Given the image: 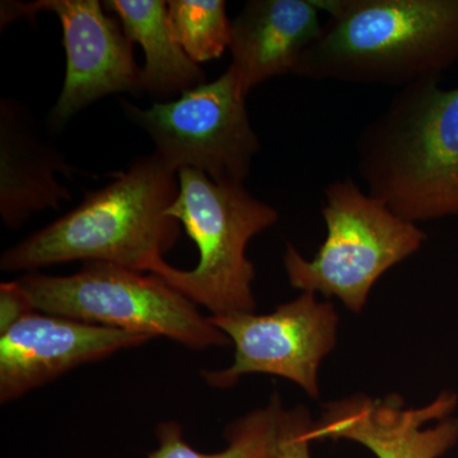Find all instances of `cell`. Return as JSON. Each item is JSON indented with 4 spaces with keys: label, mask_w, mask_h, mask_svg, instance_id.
Wrapping results in <instances>:
<instances>
[{
    "label": "cell",
    "mask_w": 458,
    "mask_h": 458,
    "mask_svg": "<svg viewBox=\"0 0 458 458\" xmlns=\"http://www.w3.org/2000/svg\"><path fill=\"white\" fill-rule=\"evenodd\" d=\"M328 13L293 73L403 89L458 62V0H312Z\"/></svg>",
    "instance_id": "obj_1"
},
{
    "label": "cell",
    "mask_w": 458,
    "mask_h": 458,
    "mask_svg": "<svg viewBox=\"0 0 458 458\" xmlns=\"http://www.w3.org/2000/svg\"><path fill=\"white\" fill-rule=\"evenodd\" d=\"M177 194V174L155 155L135 159L104 188L86 191L72 212L4 251L0 267L84 260L152 273L180 237V222L167 214Z\"/></svg>",
    "instance_id": "obj_2"
},
{
    "label": "cell",
    "mask_w": 458,
    "mask_h": 458,
    "mask_svg": "<svg viewBox=\"0 0 458 458\" xmlns=\"http://www.w3.org/2000/svg\"><path fill=\"white\" fill-rule=\"evenodd\" d=\"M355 152L367 192L400 218L458 216V87L439 78L403 87L361 128Z\"/></svg>",
    "instance_id": "obj_3"
},
{
    "label": "cell",
    "mask_w": 458,
    "mask_h": 458,
    "mask_svg": "<svg viewBox=\"0 0 458 458\" xmlns=\"http://www.w3.org/2000/svg\"><path fill=\"white\" fill-rule=\"evenodd\" d=\"M177 179L179 194L167 214L183 225L200 256L191 270L161 261L153 276L213 316L254 312L255 267L246 247L278 222V212L247 191L243 183L216 182L197 170H181Z\"/></svg>",
    "instance_id": "obj_4"
},
{
    "label": "cell",
    "mask_w": 458,
    "mask_h": 458,
    "mask_svg": "<svg viewBox=\"0 0 458 458\" xmlns=\"http://www.w3.org/2000/svg\"><path fill=\"white\" fill-rule=\"evenodd\" d=\"M324 198L327 240L311 260L288 243L283 258L286 276L293 288L337 297L360 313L377 280L419 251L427 234L354 180L333 181L324 189Z\"/></svg>",
    "instance_id": "obj_5"
},
{
    "label": "cell",
    "mask_w": 458,
    "mask_h": 458,
    "mask_svg": "<svg viewBox=\"0 0 458 458\" xmlns=\"http://www.w3.org/2000/svg\"><path fill=\"white\" fill-rule=\"evenodd\" d=\"M35 311L59 318L165 336L201 351L229 339L197 304L157 276H141L106 262H87L66 276L30 274L17 280Z\"/></svg>",
    "instance_id": "obj_6"
},
{
    "label": "cell",
    "mask_w": 458,
    "mask_h": 458,
    "mask_svg": "<svg viewBox=\"0 0 458 458\" xmlns=\"http://www.w3.org/2000/svg\"><path fill=\"white\" fill-rule=\"evenodd\" d=\"M247 96L228 68L218 80L174 101L148 108L122 101V107L155 143L153 155L174 174L197 170L216 182L243 183L261 149L247 114Z\"/></svg>",
    "instance_id": "obj_7"
},
{
    "label": "cell",
    "mask_w": 458,
    "mask_h": 458,
    "mask_svg": "<svg viewBox=\"0 0 458 458\" xmlns=\"http://www.w3.org/2000/svg\"><path fill=\"white\" fill-rule=\"evenodd\" d=\"M209 318L233 342L236 354L229 369L203 373L208 385L229 388L241 377L262 373L284 377L318 399L319 364L336 344L339 318L333 304L303 292L267 315L233 312Z\"/></svg>",
    "instance_id": "obj_8"
},
{
    "label": "cell",
    "mask_w": 458,
    "mask_h": 458,
    "mask_svg": "<svg viewBox=\"0 0 458 458\" xmlns=\"http://www.w3.org/2000/svg\"><path fill=\"white\" fill-rule=\"evenodd\" d=\"M38 12L55 13L62 23L66 72L62 93L50 114L59 128L93 102L117 92L140 93V72L132 42L122 22L107 16L98 0L3 2L2 26Z\"/></svg>",
    "instance_id": "obj_9"
},
{
    "label": "cell",
    "mask_w": 458,
    "mask_h": 458,
    "mask_svg": "<svg viewBox=\"0 0 458 458\" xmlns=\"http://www.w3.org/2000/svg\"><path fill=\"white\" fill-rule=\"evenodd\" d=\"M456 406L454 393L417 409L406 408L399 394H357L327 403L311 439L357 442L378 458H439L458 442V420L448 418Z\"/></svg>",
    "instance_id": "obj_10"
},
{
    "label": "cell",
    "mask_w": 458,
    "mask_h": 458,
    "mask_svg": "<svg viewBox=\"0 0 458 458\" xmlns=\"http://www.w3.org/2000/svg\"><path fill=\"white\" fill-rule=\"evenodd\" d=\"M152 337L32 311L2 330L0 401L17 399L68 370Z\"/></svg>",
    "instance_id": "obj_11"
},
{
    "label": "cell",
    "mask_w": 458,
    "mask_h": 458,
    "mask_svg": "<svg viewBox=\"0 0 458 458\" xmlns=\"http://www.w3.org/2000/svg\"><path fill=\"white\" fill-rule=\"evenodd\" d=\"M322 26L312 0H250L231 22L229 68L249 95L270 78L293 73Z\"/></svg>",
    "instance_id": "obj_12"
},
{
    "label": "cell",
    "mask_w": 458,
    "mask_h": 458,
    "mask_svg": "<svg viewBox=\"0 0 458 458\" xmlns=\"http://www.w3.org/2000/svg\"><path fill=\"white\" fill-rule=\"evenodd\" d=\"M75 167L30 128L26 110L13 99L0 102V214L8 228H18L42 210L71 200L57 174L73 180Z\"/></svg>",
    "instance_id": "obj_13"
},
{
    "label": "cell",
    "mask_w": 458,
    "mask_h": 458,
    "mask_svg": "<svg viewBox=\"0 0 458 458\" xmlns=\"http://www.w3.org/2000/svg\"><path fill=\"white\" fill-rule=\"evenodd\" d=\"M128 38L141 45L146 63L140 72L141 92L153 98L172 96L205 83V74L180 47L172 32L167 2L110 0Z\"/></svg>",
    "instance_id": "obj_14"
},
{
    "label": "cell",
    "mask_w": 458,
    "mask_h": 458,
    "mask_svg": "<svg viewBox=\"0 0 458 458\" xmlns=\"http://www.w3.org/2000/svg\"><path fill=\"white\" fill-rule=\"evenodd\" d=\"M285 409L274 394L269 403L228 426L227 447L216 454L194 450L183 439L180 424L165 421L157 427L158 447L148 458H278L280 423Z\"/></svg>",
    "instance_id": "obj_15"
},
{
    "label": "cell",
    "mask_w": 458,
    "mask_h": 458,
    "mask_svg": "<svg viewBox=\"0 0 458 458\" xmlns=\"http://www.w3.org/2000/svg\"><path fill=\"white\" fill-rule=\"evenodd\" d=\"M172 32L194 63L218 59L231 42V22L223 0H170Z\"/></svg>",
    "instance_id": "obj_16"
},
{
    "label": "cell",
    "mask_w": 458,
    "mask_h": 458,
    "mask_svg": "<svg viewBox=\"0 0 458 458\" xmlns=\"http://www.w3.org/2000/svg\"><path fill=\"white\" fill-rule=\"evenodd\" d=\"M313 424L311 415L304 406L285 410L280 423L278 458H312Z\"/></svg>",
    "instance_id": "obj_17"
},
{
    "label": "cell",
    "mask_w": 458,
    "mask_h": 458,
    "mask_svg": "<svg viewBox=\"0 0 458 458\" xmlns=\"http://www.w3.org/2000/svg\"><path fill=\"white\" fill-rule=\"evenodd\" d=\"M0 300H2V330L25 316L26 313L35 311L17 280L12 283H2Z\"/></svg>",
    "instance_id": "obj_18"
}]
</instances>
